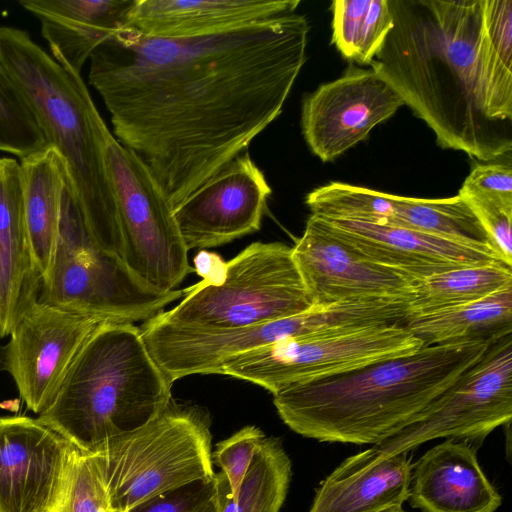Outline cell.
I'll list each match as a JSON object with an SVG mask.
<instances>
[{
	"instance_id": "2e32d148",
	"label": "cell",
	"mask_w": 512,
	"mask_h": 512,
	"mask_svg": "<svg viewBox=\"0 0 512 512\" xmlns=\"http://www.w3.org/2000/svg\"><path fill=\"white\" fill-rule=\"evenodd\" d=\"M404 105L375 70L349 64L343 74L305 96L301 127L310 150L330 162L365 140Z\"/></svg>"
},
{
	"instance_id": "8fae6325",
	"label": "cell",
	"mask_w": 512,
	"mask_h": 512,
	"mask_svg": "<svg viewBox=\"0 0 512 512\" xmlns=\"http://www.w3.org/2000/svg\"><path fill=\"white\" fill-rule=\"evenodd\" d=\"M512 418V338L484 357L410 424L373 445L384 454L410 452L437 438L480 444Z\"/></svg>"
},
{
	"instance_id": "83f0119b",
	"label": "cell",
	"mask_w": 512,
	"mask_h": 512,
	"mask_svg": "<svg viewBox=\"0 0 512 512\" xmlns=\"http://www.w3.org/2000/svg\"><path fill=\"white\" fill-rule=\"evenodd\" d=\"M331 43L347 60L370 65L394 26L388 0H334Z\"/></svg>"
},
{
	"instance_id": "8d00e7d4",
	"label": "cell",
	"mask_w": 512,
	"mask_h": 512,
	"mask_svg": "<svg viewBox=\"0 0 512 512\" xmlns=\"http://www.w3.org/2000/svg\"><path fill=\"white\" fill-rule=\"evenodd\" d=\"M194 270L205 283L220 285L226 278L227 262L218 254L203 249L194 257Z\"/></svg>"
},
{
	"instance_id": "1f68e13d",
	"label": "cell",
	"mask_w": 512,
	"mask_h": 512,
	"mask_svg": "<svg viewBox=\"0 0 512 512\" xmlns=\"http://www.w3.org/2000/svg\"><path fill=\"white\" fill-rule=\"evenodd\" d=\"M108 488L98 453L77 449L68 495L57 512H111Z\"/></svg>"
},
{
	"instance_id": "7a4b0ae2",
	"label": "cell",
	"mask_w": 512,
	"mask_h": 512,
	"mask_svg": "<svg viewBox=\"0 0 512 512\" xmlns=\"http://www.w3.org/2000/svg\"><path fill=\"white\" fill-rule=\"evenodd\" d=\"M394 26L370 67L443 149L483 162L512 150V130L486 110L485 0H388Z\"/></svg>"
},
{
	"instance_id": "f35d334b",
	"label": "cell",
	"mask_w": 512,
	"mask_h": 512,
	"mask_svg": "<svg viewBox=\"0 0 512 512\" xmlns=\"http://www.w3.org/2000/svg\"><path fill=\"white\" fill-rule=\"evenodd\" d=\"M111 512H115V511H111Z\"/></svg>"
},
{
	"instance_id": "5b68a950",
	"label": "cell",
	"mask_w": 512,
	"mask_h": 512,
	"mask_svg": "<svg viewBox=\"0 0 512 512\" xmlns=\"http://www.w3.org/2000/svg\"><path fill=\"white\" fill-rule=\"evenodd\" d=\"M172 385L138 326L104 321L37 418L76 449L97 453L108 441L155 419L172 401Z\"/></svg>"
},
{
	"instance_id": "4316f807",
	"label": "cell",
	"mask_w": 512,
	"mask_h": 512,
	"mask_svg": "<svg viewBox=\"0 0 512 512\" xmlns=\"http://www.w3.org/2000/svg\"><path fill=\"white\" fill-rule=\"evenodd\" d=\"M512 267L503 262L466 266L421 280L408 305V318L474 302L512 286Z\"/></svg>"
},
{
	"instance_id": "d6a6232c",
	"label": "cell",
	"mask_w": 512,
	"mask_h": 512,
	"mask_svg": "<svg viewBox=\"0 0 512 512\" xmlns=\"http://www.w3.org/2000/svg\"><path fill=\"white\" fill-rule=\"evenodd\" d=\"M128 512H220L217 473L154 496Z\"/></svg>"
},
{
	"instance_id": "4dcf8cb0",
	"label": "cell",
	"mask_w": 512,
	"mask_h": 512,
	"mask_svg": "<svg viewBox=\"0 0 512 512\" xmlns=\"http://www.w3.org/2000/svg\"><path fill=\"white\" fill-rule=\"evenodd\" d=\"M47 147L29 101L0 62V151L24 159Z\"/></svg>"
},
{
	"instance_id": "f546056e",
	"label": "cell",
	"mask_w": 512,
	"mask_h": 512,
	"mask_svg": "<svg viewBox=\"0 0 512 512\" xmlns=\"http://www.w3.org/2000/svg\"><path fill=\"white\" fill-rule=\"evenodd\" d=\"M382 225L487 243L477 218L459 195L440 199L394 195L390 217Z\"/></svg>"
},
{
	"instance_id": "ba28073f",
	"label": "cell",
	"mask_w": 512,
	"mask_h": 512,
	"mask_svg": "<svg viewBox=\"0 0 512 512\" xmlns=\"http://www.w3.org/2000/svg\"><path fill=\"white\" fill-rule=\"evenodd\" d=\"M185 290L178 305L157 314L162 320L229 329L288 318L311 307L292 247L282 242H254L227 262L222 284L201 281Z\"/></svg>"
},
{
	"instance_id": "ac0fdd59",
	"label": "cell",
	"mask_w": 512,
	"mask_h": 512,
	"mask_svg": "<svg viewBox=\"0 0 512 512\" xmlns=\"http://www.w3.org/2000/svg\"><path fill=\"white\" fill-rule=\"evenodd\" d=\"M315 217L326 231L369 260L419 281L454 268L503 262L488 243L481 241L370 222Z\"/></svg>"
},
{
	"instance_id": "6da1fadb",
	"label": "cell",
	"mask_w": 512,
	"mask_h": 512,
	"mask_svg": "<svg viewBox=\"0 0 512 512\" xmlns=\"http://www.w3.org/2000/svg\"><path fill=\"white\" fill-rule=\"evenodd\" d=\"M309 30L297 13L186 38L126 27L91 54L89 82L174 209L281 114Z\"/></svg>"
},
{
	"instance_id": "484cf974",
	"label": "cell",
	"mask_w": 512,
	"mask_h": 512,
	"mask_svg": "<svg viewBox=\"0 0 512 512\" xmlns=\"http://www.w3.org/2000/svg\"><path fill=\"white\" fill-rule=\"evenodd\" d=\"M217 478L220 512H279L289 488L291 460L279 439L266 437L235 497L223 472Z\"/></svg>"
},
{
	"instance_id": "7c38bea8",
	"label": "cell",
	"mask_w": 512,
	"mask_h": 512,
	"mask_svg": "<svg viewBox=\"0 0 512 512\" xmlns=\"http://www.w3.org/2000/svg\"><path fill=\"white\" fill-rule=\"evenodd\" d=\"M101 322L39 299L23 312L0 349V370L12 377L29 410L39 415L49 407Z\"/></svg>"
},
{
	"instance_id": "d4e9b609",
	"label": "cell",
	"mask_w": 512,
	"mask_h": 512,
	"mask_svg": "<svg viewBox=\"0 0 512 512\" xmlns=\"http://www.w3.org/2000/svg\"><path fill=\"white\" fill-rule=\"evenodd\" d=\"M403 325L424 346L500 340L512 333V286L474 302L408 318Z\"/></svg>"
},
{
	"instance_id": "7402d4cb",
	"label": "cell",
	"mask_w": 512,
	"mask_h": 512,
	"mask_svg": "<svg viewBox=\"0 0 512 512\" xmlns=\"http://www.w3.org/2000/svg\"><path fill=\"white\" fill-rule=\"evenodd\" d=\"M409 452L375 447L346 458L319 485L309 512H381L408 500Z\"/></svg>"
},
{
	"instance_id": "d6986e66",
	"label": "cell",
	"mask_w": 512,
	"mask_h": 512,
	"mask_svg": "<svg viewBox=\"0 0 512 512\" xmlns=\"http://www.w3.org/2000/svg\"><path fill=\"white\" fill-rule=\"evenodd\" d=\"M407 501L422 512H495L502 497L484 474L474 445L446 439L412 465Z\"/></svg>"
},
{
	"instance_id": "52a82bcc",
	"label": "cell",
	"mask_w": 512,
	"mask_h": 512,
	"mask_svg": "<svg viewBox=\"0 0 512 512\" xmlns=\"http://www.w3.org/2000/svg\"><path fill=\"white\" fill-rule=\"evenodd\" d=\"M97 453L115 512H128L154 496L216 474L208 414L173 400L151 422L108 441Z\"/></svg>"
},
{
	"instance_id": "8992f818",
	"label": "cell",
	"mask_w": 512,
	"mask_h": 512,
	"mask_svg": "<svg viewBox=\"0 0 512 512\" xmlns=\"http://www.w3.org/2000/svg\"><path fill=\"white\" fill-rule=\"evenodd\" d=\"M186 290H159L116 254L95 244L68 175L62 190L59 234L39 300L64 310L117 323L144 322Z\"/></svg>"
},
{
	"instance_id": "cb8c5ba5",
	"label": "cell",
	"mask_w": 512,
	"mask_h": 512,
	"mask_svg": "<svg viewBox=\"0 0 512 512\" xmlns=\"http://www.w3.org/2000/svg\"><path fill=\"white\" fill-rule=\"evenodd\" d=\"M24 212L30 247L42 281L49 273L59 234L67 172L51 147L21 159Z\"/></svg>"
},
{
	"instance_id": "5bb4252c",
	"label": "cell",
	"mask_w": 512,
	"mask_h": 512,
	"mask_svg": "<svg viewBox=\"0 0 512 512\" xmlns=\"http://www.w3.org/2000/svg\"><path fill=\"white\" fill-rule=\"evenodd\" d=\"M139 328L151 356L174 383L189 375L219 374L227 360L278 341L318 334L324 330L325 320L310 307L288 318L229 329L185 327L158 315Z\"/></svg>"
},
{
	"instance_id": "e0dca14e",
	"label": "cell",
	"mask_w": 512,
	"mask_h": 512,
	"mask_svg": "<svg viewBox=\"0 0 512 512\" xmlns=\"http://www.w3.org/2000/svg\"><path fill=\"white\" fill-rule=\"evenodd\" d=\"M271 192L250 155H238L173 209L185 247L206 250L258 231Z\"/></svg>"
},
{
	"instance_id": "836d02e7",
	"label": "cell",
	"mask_w": 512,
	"mask_h": 512,
	"mask_svg": "<svg viewBox=\"0 0 512 512\" xmlns=\"http://www.w3.org/2000/svg\"><path fill=\"white\" fill-rule=\"evenodd\" d=\"M265 438L260 428L249 425L216 444L212 460L227 478L233 497L237 495L243 477Z\"/></svg>"
},
{
	"instance_id": "74e56055",
	"label": "cell",
	"mask_w": 512,
	"mask_h": 512,
	"mask_svg": "<svg viewBox=\"0 0 512 512\" xmlns=\"http://www.w3.org/2000/svg\"><path fill=\"white\" fill-rule=\"evenodd\" d=\"M381 512H405L404 509L402 508V506L400 505H397V506H392V507H389Z\"/></svg>"
},
{
	"instance_id": "30bf717a",
	"label": "cell",
	"mask_w": 512,
	"mask_h": 512,
	"mask_svg": "<svg viewBox=\"0 0 512 512\" xmlns=\"http://www.w3.org/2000/svg\"><path fill=\"white\" fill-rule=\"evenodd\" d=\"M106 160L119 213L121 259L151 286L175 290L192 268L173 209L142 162L112 134Z\"/></svg>"
},
{
	"instance_id": "44dd1931",
	"label": "cell",
	"mask_w": 512,
	"mask_h": 512,
	"mask_svg": "<svg viewBox=\"0 0 512 512\" xmlns=\"http://www.w3.org/2000/svg\"><path fill=\"white\" fill-rule=\"evenodd\" d=\"M42 278L32 255L24 212L21 164L0 158V337L9 336L38 300Z\"/></svg>"
},
{
	"instance_id": "ffe728a7",
	"label": "cell",
	"mask_w": 512,
	"mask_h": 512,
	"mask_svg": "<svg viewBox=\"0 0 512 512\" xmlns=\"http://www.w3.org/2000/svg\"><path fill=\"white\" fill-rule=\"evenodd\" d=\"M299 0H135L128 27L153 37L224 33L295 13Z\"/></svg>"
},
{
	"instance_id": "9c48e42d",
	"label": "cell",
	"mask_w": 512,
	"mask_h": 512,
	"mask_svg": "<svg viewBox=\"0 0 512 512\" xmlns=\"http://www.w3.org/2000/svg\"><path fill=\"white\" fill-rule=\"evenodd\" d=\"M424 346L401 323L327 331L278 341L224 362L220 375L276 393L401 358Z\"/></svg>"
},
{
	"instance_id": "f1b7e54d",
	"label": "cell",
	"mask_w": 512,
	"mask_h": 512,
	"mask_svg": "<svg viewBox=\"0 0 512 512\" xmlns=\"http://www.w3.org/2000/svg\"><path fill=\"white\" fill-rule=\"evenodd\" d=\"M486 110L512 130V0H485Z\"/></svg>"
},
{
	"instance_id": "e575fe53",
	"label": "cell",
	"mask_w": 512,
	"mask_h": 512,
	"mask_svg": "<svg viewBox=\"0 0 512 512\" xmlns=\"http://www.w3.org/2000/svg\"><path fill=\"white\" fill-rule=\"evenodd\" d=\"M458 195L477 218L488 244L506 265L512 267V207L468 194Z\"/></svg>"
},
{
	"instance_id": "277c9868",
	"label": "cell",
	"mask_w": 512,
	"mask_h": 512,
	"mask_svg": "<svg viewBox=\"0 0 512 512\" xmlns=\"http://www.w3.org/2000/svg\"><path fill=\"white\" fill-rule=\"evenodd\" d=\"M0 62L29 101L48 147L64 163L95 244L120 257L119 213L106 160L111 132L81 75L60 65L26 31L9 26H0Z\"/></svg>"
},
{
	"instance_id": "d590c367",
	"label": "cell",
	"mask_w": 512,
	"mask_h": 512,
	"mask_svg": "<svg viewBox=\"0 0 512 512\" xmlns=\"http://www.w3.org/2000/svg\"><path fill=\"white\" fill-rule=\"evenodd\" d=\"M494 161L476 164L464 180L459 193L512 207L511 164Z\"/></svg>"
},
{
	"instance_id": "9a60e30c",
	"label": "cell",
	"mask_w": 512,
	"mask_h": 512,
	"mask_svg": "<svg viewBox=\"0 0 512 512\" xmlns=\"http://www.w3.org/2000/svg\"><path fill=\"white\" fill-rule=\"evenodd\" d=\"M292 258L311 306L410 303L420 282L369 260L326 231L313 215L292 247Z\"/></svg>"
},
{
	"instance_id": "3957f363",
	"label": "cell",
	"mask_w": 512,
	"mask_h": 512,
	"mask_svg": "<svg viewBox=\"0 0 512 512\" xmlns=\"http://www.w3.org/2000/svg\"><path fill=\"white\" fill-rule=\"evenodd\" d=\"M495 342L423 346L409 356L286 388L273 395V403L282 421L303 437L373 446L410 424Z\"/></svg>"
},
{
	"instance_id": "4fadbf2b",
	"label": "cell",
	"mask_w": 512,
	"mask_h": 512,
	"mask_svg": "<svg viewBox=\"0 0 512 512\" xmlns=\"http://www.w3.org/2000/svg\"><path fill=\"white\" fill-rule=\"evenodd\" d=\"M77 449L38 418L0 417V512H57Z\"/></svg>"
},
{
	"instance_id": "603a6c76",
	"label": "cell",
	"mask_w": 512,
	"mask_h": 512,
	"mask_svg": "<svg viewBox=\"0 0 512 512\" xmlns=\"http://www.w3.org/2000/svg\"><path fill=\"white\" fill-rule=\"evenodd\" d=\"M135 0H21L41 22L53 58L77 74L94 50L128 27Z\"/></svg>"
}]
</instances>
